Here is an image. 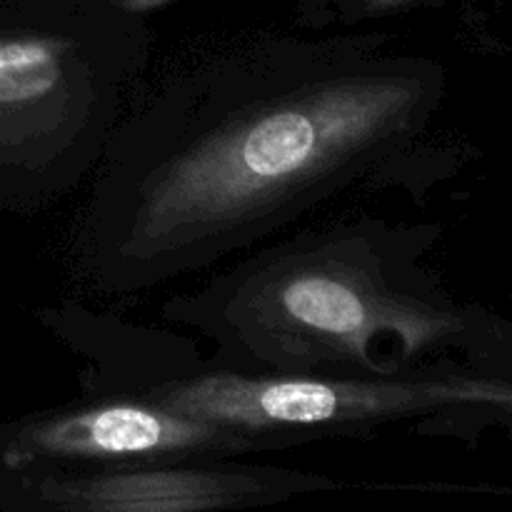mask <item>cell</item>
<instances>
[{"label":"cell","instance_id":"obj_1","mask_svg":"<svg viewBox=\"0 0 512 512\" xmlns=\"http://www.w3.org/2000/svg\"><path fill=\"white\" fill-rule=\"evenodd\" d=\"M445 100V65L390 33H248L153 58L85 183L75 275L135 298L405 183Z\"/></svg>","mask_w":512,"mask_h":512},{"label":"cell","instance_id":"obj_2","mask_svg":"<svg viewBox=\"0 0 512 512\" xmlns=\"http://www.w3.org/2000/svg\"><path fill=\"white\" fill-rule=\"evenodd\" d=\"M438 225L373 215L323 220L245 253L160 318L235 373L405 378L510 370V325L448 290L425 255Z\"/></svg>","mask_w":512,"mask_h":512},{"label":"cell","instance_id":"obj_3","mask_svg":"<svg viewBox=\"0 0 512 512\" xmlns=\"http://www.w3.org/2000/svg\"><path fill=\"white\" fill-rule=\"evenodd\" d=\"M123 395L215 423L248 440L253 453H280L328 438H368L413 425V433H480L512 418L510 375L443 370L405 378L235 373L195 355Z\"/></svg>","mask_w":512,"mask_h":512},{"label":"cell","instance_id":"obj_4","mask_svg":"<svg viewBox=\"0 0 512 512\" xmlns=\"http://www.w3.org/2000/svg\"><path fill=\"white\" fill-rule=\"evenodd\" d=\"M245 453H253L248 440L215 423L133 395H93L23 420L5 440L3 463L33 475Z\"/></svg>","mask_w":512,"mask_h":512},{"label":"cell","instance_id":"obj_5","mask_svg":"<svg viewBox=\"0 0 512 512\" xmlns=\"http://www.w3.org/2000/svg\"><path fill=\"white\" fill-rule=\"evenodd\" d=\"M233 458L175 460L30 475L38 510L55 512H213L278 505L345 483L303 470L235 465Z\"/></svg>","mask_w":512,"mask_h":512},{"label":"cell","instance_id":"obj_6","mask_svg":"<svg viewBox=\"0 0 512 512\" xmlns=\"http://www.w3.org/2000/svg\"><path fill=\"white\" fill-rule=\"evenodd\" d=\"M443 0H303L295 13V28L350 30L368 20L435 8Z\"/></svg>","mask_w":512,"mask_h":512},{"label":"cell","instance_id":"obj_7","mask_svg":"<svg viewBox=\"0 0 512 512\" xmlns=\"http://www.w3.org/2000/svg\"><path fill=\"white\" fill-rule=\"evenodd\" d=\"M110 3H113L115 8L125 10V13L143 15V18H145L148 13L165 8V5L173 3V0H110Z\"/></svg>","mask_w":512,"mask_h":512}]
</instances>
